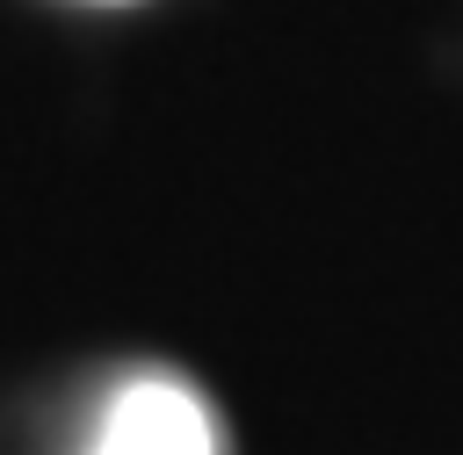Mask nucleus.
Returning <instances> with one entry per match:
<instances>
[{"instance_id": "1", "label": "nucleus", "mask_w": 463, "mask_h": 455, "mask_svg": "<svg viewBox=\"0 0 463 455\" xmlns=\"http://www.w3.org/2000/svg\"><path fill=\"white\" fill-rule=\"evenodd\" d=\"M94 455H217L210 448V412H203L195 390L145 376V383L116 390Z\"/></svg>"}]
</instances>
